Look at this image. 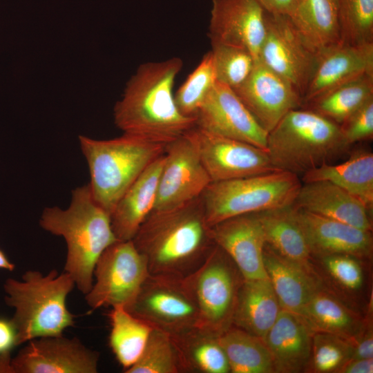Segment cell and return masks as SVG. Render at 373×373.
Masks as SVG:
<instances>
[{"instance_id":"obj_32","label":"cell","mask_w":373,"mask_h":373,"mask_svg":"<svg viewBox=\"0 0 373 373\" xmlns=\"http://www.w3.org/2000/svg\"><path fill=\"white\" fill-rule=\"evenodd\" d=\"M108 315L111 323L109 345L126 371L140 358L153 327L124 306L111 307Z\"/></svg>"},{"instance_id":"obj_38","label":"cell","mask_w":373,"mask_h":373,"mask_svg":"<svg viewBox=\"0 0 373 373\" xmlns=\"http://www.w3.org/2000/svg\"><path fill=\"white\" fill-rule=\"evenodd\" d=\"M352 341L326 332H314L305 372L337 373L352 358Z\"/></svg>"},{"instance_id":"obj_39","label":"cell","mask_w":373,"mask_h":373,"mask_svg":"<svg viewBox=\"0 0 373 373\" xmlns=\"http://www.w3.org/2000/svg\"><path fill=\"white\" fill-rule=\"evenodd\" d=\"M211 53L216 82L234 88L249 77L256 62L247 50L211 44Z\"/></svg>"},{"instance_id":"obj_18","label":"cell","mask_w":373,"mask_h":373,"mask_svg":"<svg viewBox=\"0 0 373 373\" xmlns=\"http://www.w3.org/2000/svg\"><path fill=\"white\" fill-rule=\"evenodd\" d=\"M215 245L234 262L245 280L267 278L263 260L266 244L256 213L236 216L211 227Z\"/></svg>"},{"instance_id":"obj_24","label":"cell","mask_w":373,"mask_h":373,"mask_svg":"<svg viewBox=\"0 0 373 373\" xmlns=\"http://www.w3.org/2000/svg\"><path fill=\"white\" fill-rule=\"evenodd\" d=\"M163 162L164 154L140 174L116 204L111 221L117 240H132L153 212Z\"/></svg>"},{"instance_id":"obj_25","label":"cell","mask_w":373,"mask_h":373,"mask_svg":"<svg viewBox=\"0 0 373 373\" xmlns=\"http://www.w3.org/2000/svg\"><path fill=\"white\" fill-rule=\"evenodd\" d=\"M287 16L318 57L341 44L338 0H295Z\"/></svg>"},{"instance_id":"obj_7","label":"cell","mask_w":373,"mask_h":373,"mask_svg":"<svg viewBox=\"0 0 373 373\" xmlns=\"http://www.w3.org/2000/svg\"><path fill=\"white\" fill-rule=\"evenodd\" d=\"M297 175L281 170L211 182L201 196L208 224L239 215L290 206L302 185Z\"/></svg>"},{"instance_id":"obj_6","label":"cell","mask_w":373,"mask_h":373,"mask_svg":"<svg viewBox=\"0 0 373 373\" xmlns=\"http://www.w3.org/2000/svg\"><path fill=\"white\" fill-rule=\"evenodd\" d=\"M79 141L89 168L93 197L110 216L133 182L164 154L166 145L128 133L104 140L80 135Z\"/></svg>"},{"instance_id":"obj_5","label":"cell","mask_w":373,"mask_h":373,"mask_svg":"<svg viewBox=\"0 0 373 373\" xmlns=\"http://www.w3.org/2000/svg\"><path fill=\"white\" fill-rule=\"evenodd\" d=\"M339 125L309 108L289 111L268 133L267 151L276 170L299 176L347 153Z\"/></svg>"},{"instance_id":"obj_2","label":"cell","mask_w":373,"mask_h":373,"mask_svg":"<svg viewBox=\"0 0 373 373\" xmlns=\"http://www.w3.org/2000/svg\"><path fill=\"white\" fill-rule=\"evenodd\" d=\"M150 274L185 278L215 244L201 197L178 209L152 213L132 240Z\"/></svg>"},{"instance_id":"obj_9","label":"cell","mask_w":373,"mask_h":373,"mask_svg":"<svg viewBox=\"0 0 373 373\" xmlns=\"http://www.w3.org/2000/svg\"><path fill=\"white\" fill-rule=\"evenodd\" d=\"M126 309L171 335L199 326L198 309L184 278L149 274Z\"/></svg>"},{"instance_id":"obj_31","label":"cell","mask_w":373,"mask_h":373,"mask_svg":"<svg viewBox=\"0 0 373 373\" xmlns=\"http://www.w3.org/2000/svg\"><path fill=\"white\" fill-rule=\"evenodd\" d=\"M232 373H274L271 354L264 340L236 326L218 336Z\"/></svg>"},{"instance_id":"obj_44","label":"cell","mask_w":373,"mask_h":373,"mask_svg":"<svg viewBox=\"0 0 373 373\" xmlns=\"http://www.w3.org/2000/svg\"><path fill=\"white\" fill-rule=\"evenodd\" d=\"M265 12L288 15L295 0H256Z\"/></svg>"},{"instance_id":"obj_8","label":"cell","mask_w":373,"mask_h":373,"mask_svg":"<svg viewBox=\"0 0 373 373\" xmlns=\"http://www.w3.org/2000/svg\"><path fill=\"white\" fill-rule=\"evenodd\" d=\"M199 313V327L219 336L231 326L244 278L229 255L215 245L203 263L184 278Z\"/></svg>"},{"instance_id":"obj_37","label":"cell","mask_w":373,"mask_h":373,"mask_svg":"<svg viewBox=\"0 0 373 373\" xmlns=\"http://www.w3.org/2000/svg\"><path fill=\"white\" fill-rule=\"evenodd\" d=\"M341 44L373 43V0H338Z\"/></svg>"},{"instance_id":"obj_12","label":"cell","mask_w":373,"mask_h":373,"mask_svg":"<svg viewBox=\"0 0 373 373\" xmlns=\"http://www.w3.org/2000/svg\"><path fill=\"white\" fill-rule=\"evenodd\" d=\"M195 146L211 182L276 171L266 150L197 126L184 134Z\"/></svg>"},{"instance_id":"obj_46","label":"cell","mask_w":373,"mask_h":373,"mask_svg":"<svg viewBox=\"0 0 373 373\" xmlns=\"http://www.w3.org/2000/svg\"><path fill=\"white\" fill-rule=\"evenodd\" d=\"M0 269L12 271L15 269V265L11 262L5 253L0 249Z\"/></svg>"},{"instance_id":"obj_45","label":"cell","mask_w":373,"mask_h":373,"mask_svg":"<svg viewBox=\"0 0 373 373\" xmlns=\"http://www.w3.org/2000/svg\"><path fill=\"white\" fill-rule=\"evenodd\" d=\"M0 373H14L10 352L0 353Z\"/></svg>"},{"instance_id":"obj_17","label":"cell","mask_w":373,"mask_h":373,"mask_svg":"<svg viewBox=\"0 0 373 373\" xmlns=\"http://www.w3.org/2000/svg\"><path fill=\"white\" fill-rule=\"evenodd\" d=\"M265 32V11L256 0H212L211 44L245 49L258 61Z\"/></svg>"},{"instance_id":"obj_40","label":"cell","mask_w":373,"mask_h":373,"mask_svg":"<svg viewBox=\"0 0 373 373\" xmlns=\"http://www.w3.org/2000/svg\"><path fill=\"white\" fill-rule=\"evenodd\" d=\"M346 142L352 144L373 137V98L339 125Z\"/></svg>"},{"instance_id":"obj_36","label":"cell","mask_w":373,"mask_h":373,"mask_svg":"<svg viewBox=\"0 0 373 373\" xmlns=\"http://www.w3.org/2000/svg\"><path fill=\"white\" fill-rule=\"evenodd\" d=\"M216 83L213 56L209 51L174 94L180 111L186 116L195 118L200 105Z\"/></svg>"},{"instance_id":"obj_42","label":"cell","mask_w":373,"mask_h":373,"mask_svg":"<svg viewBox=\"0 0 373 373\" xmlns=\"http://www.w3.org/2000/svg\"><path fill=\"white\" fill-rule=\"evenodd\" d=\"M17 345V331L11 319L0 318V353L10 352Z\"/></svg>"},{"instance_id":"obj_28","label":"cell","mask_w":373,"mask_h":373,"mask_svg":"<svg viewBox=\"0 0 373 373\" xmlns=\"http://www.w3.org/2000/svg\"><path fill=\"white\" fill-rule=\"evenodd\" d=\"M314 332L336 334L352 341L362 329L365 318L322 284L300 314Z\"/></svg>"},{"instance_id":"obj_13","label":"cell","mask_w":373,"mask_h":373,"mask_svg":"<svg viewBox=\"0 0 373 373\" xmlns=\"http://www.w3.org/2000/svg\"><path fill=\"white\" fill-rule=\"evenodd\" d=\"M211 183L195 146L184 135L166 145L152 213L173 210L200 198Z\"/></svg>"},{"instance_id":"obj_11","label":"cell","mask_w":373,"mask_h":373,"mask_svg":"<svg viewBox=\"0 0 373 373\" xmlns=\"http://www.w3.org/2000/svg\"><path fill=\"white\" fill-rule=\"evenodd\" d=\"M265 23L258 61L289 82L303 99L318 56L305 43L287 15L265 12Z\"/></svg>"},{"instance_id":"obj_35","label":"cell","mask_w":373,"mask_h":373,"mask_svg":"<svg viewBox=\"0 0 373 373\" xmlns=\"http://www.w3.org/2000/svg\"><path fill=\"white\" fill-rule=\"evenodd\" d=\"M126 373H183L180 357L170 334L153 328L139 360Z\"/></svg>"},{"instance_id":"obj_27","label":"cell","mask_w":373,"mask_h":373,"mask_svg":"<svg viewBox=\"0 0 373 373\" xmlns=\"http://www.w3.org/2000/svg\"><path fill=\"white\" fill-rule=\"evenodd\" d=\"M281 307L269 278L243 280L232 325L264 340Z\"/></svg>"},{"instance_id":"obj_34","label":"cell","mask_w":373,"mask_h":373,"mask_svg":"<svg viewBox=\"0 0 373 373\" xmlns=\"http://www.w3.org/2000/svg\"><path fill=\"white\" fill-rule=\"evenodd\" d=\"M317 260L314 269L322 283L325 281L335 290L353 294L361 291L365 285V271L362 258L347 254H334L312 257Z\"/></svg>"},{"instance_id":"obj_16","label":"cell","mask_w":373,"mask_h":373,"mask_svg":"<svg viewBox=\"0 0 373 373\" xmlns=\"http://www.w3.org/2000/svg\"><path fill=\"white\" fill-rule=\"evenodd\" d=\"M232 89L267 133L289 111L303 105L293 86L260 61L246 80Z\"/></svg>"},{"instance_id":"obj_22","label":"cell","mask_w":373,"mask_h":373,"mask_svg":"<svg viewBox=\"0 0 373 373\" xmlns=\"http://www.w3.org/2000/svg\"><path fill=\"white\" fill-rule=\"evenodd\" d=\"M294 204L365 231L372 230L370 211L348 192L327 181L302 184Z\"/></svg>"},{"instance_id":"obj_14","label":"cell","mask_w":373,"mask_h":373,"mask_svg":"<svg viewBox=\"0 0 373 373\" xmlns=\"http://www.w3.org/2000/svg\"><path fill=\"white\" fill-rule=\"evenodd\" d=\"M98 352L64 335L32 339L12 358L14 373H96Z\"/></svg>"},{"instance_id":"obj_21","label":"cell","mask_w":373,"mask_h":373,"mask_svg":"<svg viewBox=\"0 0 373 373\" xmlns=\"http://www.w3.org/2000/svg\"><path fill=\"white\" fill-rule=\"evenodd\" d=\"M314 333L301 315L280 311L264 338L273 358L275 372H305Z\"/></svg>"},{"instance_id":"obj_3","label":"cell","mask_w":373,"mask_h":373,"mask_svg":"<svg viewBox=\"0 0 373 373\" xmlns=\"http://www.w3.org/2000/svg\"><path fill=\"white\" fill-rule=\"evenodd\" d=\"M39 224L44 230L62 236L67 245L64 271L77 288L87 294L94 283V269L104 250L118 240L111 216L95 200L89 184L77 187L66 209L46 208Z\"/></svg>"},{"instance_id":"obj_43","label":"cell","mask_w":373,"mask_h":373,"mask_svg":"<svg viewBox=\"0 0 373 373\" xmlns=\"http://www.w3.org/2000/svg\"><path fill=\"white\" fill-rule=\"evenodd\" d=\"M373 358H350L337 373H372Z\"/></svg>"},{"instance_id":"obj_30","label":"cell","mask_w":373,"mask_h":373,"mask_svg":"<svg viewBox=\"0 0 373 373\" xmlns=\"http://www.w3.org/2000/svg\"><path fill=\"white\" fill-rule=\"evenodd\" d=\"M183 373H228L229 365L218 336L199 327L171 335Z\"/></svg>"},{"instance_id":"obj_19","label":"cell","mask_w":373,"mask_h":373,"mask_svg":"<svg viewBox=\"0 0 373 373\" xmlns=\"http://www.w3.org/2000/svg\"><path fill=\"white\" fill-rule=\"evenodd\" d=\"M294 207L312 258L347 254L370 259L373 249L372 231Z\"/></svg>"},{"instance_id":"obj_23","label":"cell","mask_w":373,"mask_h":373,"mask_svg":"<svg viewBox=\"0 0 373 373\" xmlns=\"http://www.w3.org/2000/svg\"><path fill=\"white\" fill-rule=\"evenodd\" d=\"M263 260L281 309L300 315L311 296L323 284L314 267H307L291 261L267 244Z\"/></svg>"},{"instance_id":"obj_4","label":"cell","mask_w":373,"mask_h":373,"mask_svg":"<svg viewBox=\"0 0 373 373\" xmlns=\"http://www.w3.org/2000/svg\"><path fill=\"white\" fill-rule=\"evenodd\" d=\"M75 286L67 272L52 269L44 275L28 270L21 280L8 278L3 284L6 305L15 309L11 318L17 331V346L44 336L63 335L74 327V315L66 298Z\"/></svg>"},{"instance_id":"obj_41","label":"cell","mask_w":373,"mask_h":373,"mask_svg":"<svg viewBox=\"0 0 373 373\" xmlns=\"http://www.w3.org/2000/svg\"><path fill=\"white\" fill-rule=\"evenodd\" d=\"M372 308L369 305L367 316L364 325L358 334L352 341V354L351 358H373V330Z\"/></svg>"},{"instance_id":"obj_10","label":"cell","mask_w":373,"mask_h":373,"mask_svg":"<svg viewBox=\"0 0 373 373\" xmlns=\"http://www.w3.org/2000/svg\"><path fill=\"white\" fill-rule=\"evenodd\" d=\"M149 274L146 260L133 241L118 240L97 261L95 282L86 294V303L92 310L118 305L127 309Z\"/></svg>"},{"instance_id":"obj_20","label":"cell","mask_w":373,"mask_h":373,"mask_svg":"<svg viewBox=\"0 0 373 373\" xmlns=\"http://www.w3.org/2000/svg\"><path fill=\"white\" fill-rule=\"evenodd\" d=\"M366 74H373V43L341 44L318 57L303 104L330 89Z\"/></svg>"},{"instance_id":"obj_29","label":"cell","mask_w":373,"mask_h":373,"mask_svg":"<svg viewBox=\"0 0 373 373\" xmlns=\"http://www.w3.org/2000/svg\"><path fill=\"white\" fill-rule=\"evenodd\" d=\"M256 213L267 245L291 261L305 267H313L310 251L296 219L294 204Z\"/></svg>"},{"instance_id":"obj_1","label":"cell","mask_w":373,"mask_h":373,"mask_svg":"<svg viewBox=\"0 0 373 373\" xmlns=\"http://www.w3.org/2000/svg\"><path fill=\"white\" fill-rule=\"evenodd\" d=\"M182 66L174 57L138 67L114 107L115 123L124 133L167 144L195 126V118L183 115L175 101L173 86Z\"/></svg>"},{"instance_id":"obj_33","label":"cell","mask_w":373,"mask_h":373,"mask_svg":"<svg viewBox=\"0 0 373 373\" xmlns=\"http://www.w3.org/2000/svg\"><path fill=\"white\" fill-rule=\"evenodd\" d=\"M373 98V74L340 84L307 103L308 108L341 125Z\"/></svg>"},{"instance_id":"obj_26","label":"cell","mask_w":373,"mask_h":373,"mask_svg":"<svg viewBox=\"0 0 373 373\" xmlns=\"http://www.w3.org/2000/svg\"><path fill=\"white\" fill-rule=\"evenodd\" d=\"M301 180L304 183L329 182L358 200L369 211L373 209V153L370 151L356 150L341 163L307 171Z\"/></svg>"},{"instance_id":"obj_15","label":"cell","mask_w":373,"mask_h":373,"mask_svg":"<svg viewBox=\"0 0 373 373\" xmlns=\"http://www.w3.org/2000/svg\"><path fill=\"white\" fill-rule=\"evenodd\" d=\"M195 126L267 151L268 133L258 124L233 90L217 82L195 115Z\"/></svg>"}]
</instances>
